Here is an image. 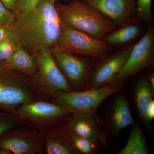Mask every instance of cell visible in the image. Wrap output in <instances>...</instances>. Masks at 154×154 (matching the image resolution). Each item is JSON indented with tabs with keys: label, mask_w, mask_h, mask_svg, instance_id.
Listing matches in <instances>:
<instances>
[{
	"label": "cell",
	"mask_w": 154,
	"mask_h": 154,
	"mask_svg": "<svg viewBox=\"0 0 154 154\" xmlns=\"http://www.w3.org/2000/svg\"><path fill=\"white\" fill-rule=\"evenodd\" d=\"M62 24L55 3L41 0L34 10L17 13L8 30L16 43L28 52L35 53L55 45Z\"/></svg>",
	"instance_id": "obj_1"
},
{
	"label": "cell",
	"mask_w": 154,
	"mask_h": 154,
	"mask_svg": "<svg viewBox=\"0 0 154 154\" xmlns=\"http://www.w3.org/2000/svg\"><path fill=\"white\" fill-rule=\"evenodd\" d=\"M55 6L63 24L96 39L105 40L116 28L112 20L85 2H57Z\"/></svg>",
	"instance_id": "obj_2"
},
{
	"label": "cell",
	"mask_w": 154,
	"mask_h": 154,
	"mask_svg": "<svg viewBox=\"0 0 154 154\" xmlns=\"http://www.w3.org/2000/svg\"><path fill=\"white\" fill-rule=\"evenodd\" d=\"M35 60L37 71L32 75L27 76V81L36 96L40 99L52 102L60 92L72 91L49 48L36 52Z\"/></svg>",
	"instance_id": "obj_3"
},
{
	"label": "cell",
	"mask_w": 154,
	"mask_h": 154,
	"mask_svg": "<svg viewBox=\"0 0 154 154\" xmlns=\"http://www.w3.org/2000/svg\"><path fill=\"white\" fill-rule=\"evenodd\" d=\"M125 82H112L102 88L81 91L60 92L52 102L70 109L73 113L96 115L100 105L109 96L122 93Z\"/></svg>",
	"instance_id": "obj_4"
},
{
	"label": "cell",
	"mask_w": 154,
	"mask_h": 154,
	"mask_svg": "<svg viewBox=\"0 0 154 154\" xmlns=\"http://www.w3.org/2000/svg\"><path fill=\"white\" fill-rule=\"evenodd\" d=\"M27 77L6 63L0 66V109L17 115L22 104L40 99L29 87Z\"/></svg>",
	"instance_id": "obj_5"
},
{
	"label": "cell",
	"mask_w": 154,
	"mask_h": 154,
	"mask_svg": "<svg viewBox=\"0 0 154 154\" xmlns=\"http://www.w3.org/2000/svg\"><path fill=\"white\" fill-rule=\"evenodd\" d=\"M73 113L62 105L38 99L22 104L17 114L27 125L42 129L64 122Z\"/></svg>",
	"instance_id": "obj_6"
},
{
	"label": "cell",
	"mask_w": 154,
	"mask_h": 154,
	"mask_svg": "<svg viewBox=\"0 0 154 154\" xmlns=\"http://www.w3.org/2000/svg\"><path fill=\"white\" fill-rule=\"evenodd\" d=\"M54 47L81 56L100 59L107 55L109 46L105 40L62 24L60 36Z\"/></svg>",
	"instance_id": "obj_7"
},
{
	"label": "cell",
	"mask_w": 154,
	"mask_h": 154,
	"mask_svg": "<svg viewBox=\"0 0 154 154\" xmlns=\"http://www.w3.org/2000/svg\"><path fill=\"white\" fill-rule=\"evenodd\" d=\"M50 51L58 66L69 83L72 91L88 90L91 70L96 59L78 56L55 47Z\"/></svg>",
	"instance_id": "obj_8"
},
{
	"label": "cell",
	"mask_w": 154,
	"mask_h": 154,
	"mask_svg": "<svg viewBox=\"0 0 154 154\" xmlns=\"http://www.w3.org/2000/svg\"><path fill=\"white\" fill-rule=\"evenodd\" d=\"M0 148L13 154L45 152L44 140L38 128L25 125L8 131L0 136Z\"/></svg>",
	"instance_id": "obj_9"
},
{
	"label": "cell",
	"mask_w": 154,
	"mask_h": 154,
	"mask_svg": "<svg viewBox=\"0 0 154 154\" xmlns=\"http://www.w3.org/2000/svg\"><path fill=\"white\" fill-rule=\"evenodd\" d=\"M154 29L149 28L143 37L134 45L126 63L114 81L125 82L139 72L152 65L154 61Z\"/></svg>",
	"instance_id": "obj_10"
},
{
	"label": "cell",
	"mask_w": 154,
	"mask_h": 154,
	"mask_svg": "<svg viewBox=\"0 0 154 154\" xmlns=\"http://www.w3.org/2000/svg\"><path fill=\"white\" fill-rule=\"evenodd\" d=\"M134 45H128L95 62L91 70L88 90L102 88L113 82L126 63Z\"/></svg>",
	"instance_id": "obj_11"
},
{
	"label": "cell",
	"mask_w": 154,
	"mask_h": 154,
	"mask_svg": "<svg viewBox=\"0 0 154 154\" xmlns=\"http://www.w3.org/2000/svg\"><path fill=\"white\" fill-rule=\"evenodd\" d=\"M85 2L112 20L116 28L131 23L137 13L136 0H85Z\"/></svg>",
	"instance_id": "obj_12"
},
{
	"label": "cell",
	"mask_w": 154,
	"mask_h": 154,
	"mask_svg": "<svg viewBox=\"0 0 154 154\" xmlns=\"http://www.w3.org/2000/svg\"><path fill=\"white\" fill-rule=\"evenodd\" d=\"M64 122L69 129L77 134L96 141L105 147H108V136L101 128L95 115L73 113Z\"/></svg>",
	"instance_id": "obj_13"
},
{
	"label": "cell",
	"mask_w": 154,
	"mask_h": 154,
	"mask_svg": "<svg viewBox=\"0 0 154 154\" xmlns=\"http://www.w3.org/2000/svg\"><path fill=\"white\" fill-rule=\"evenodd\" d=\"M121 93L112 102L106 117L107 131L114 137L118 136L122 129L136 124L128 99Z\"/></svg>",
	"instance_id": "obj_14"
},
{
	"label": "cell",
	"mask_w": 154,
	"mask_h": 154,
	"mask_svg": "<svg viewBox=\"0 0 154 154\" xmlns=\"http://www.w3.org/2000/svg\"><path fill=\"white\" fill-rule=\"evenodd\" d=\"M63 122L39 129L44 140L45 153L81 154L72 143Z\"/></svg>",
	"instance_id": "obj_15"
},
{
	"label": "cell",
	"mask_w": 154,
	"mask_h": 154,
	"mask_svg": "<svg viewBox=\"0 0 154 154\" xmlns=\"http://www.w3.org/2000/svg\"><path fill=\"white\" fill-rule=\"evenodd\" d=\"M151 89L147 76H142L138 79L134 90V100L136 110L139 117L149 132L152 134V124L146 118V110L150 102L152 99Z\"/></svg>",
	"instance_id": "obj_16"
},
{
	"label": "cell",
	"mask_w": 154,
	"mask_h": 154,
	"mask_svg": "<svg viewBox=\"0 0 154 154\" xmlns=\"http://www.w3.org/2000/svg\"><path fill=\"white\" fill-rule=\"evenodd\" d=\"M16 43L14 53L6 60V63L16 71L28 76L32 75L37 70L36 61L24 48Z\"/></svg>",
	"instance_id": "obj_17"
},
{
	"label": "cell",
	"mask_w": 154,
	"mask_h": 154,
	"mask_svg": "<svg viewBox=\"0 0 154 154\" xmlns=\"http://www.w3.org/2000/svg\"><path fill=\"white\" fill-rule=\"evenodd\" d=\"M150 151L148 146L142 129L138 123L133 125L126 145L117 152L118 154H149Z\"/></svg>",
	"instance_id": "obj_18"
},
{
	"label": "cell",
	"mask_w": 154,
	"mask_h": 154,
	"mask_svg": "<svg viewBox=\"0 0 154 154\" xmlns=\"http://www.w3.org/2000/svg\"><path fill=\"white\" fill-rule=\"evenodd\" d=\"M141 31L140 26L131 23L114 30L107 36L105 41L108 46L124 44L136 38Z\"/></svg>",
	"instance_id": "obj_19"
},
{
	"label": "cell",
	"mask_w": 154,
	"mask_h": 154,
	"mask_svg": "<svg viewBox=\"0 0 154 154\" xmlns=\"http://www.w3.org/2000/svg\"><path fill=\"white\" fill-rule=\"evenodd\" d=\"M66 132L73 145L80 154H97L101 152V144L96 141L79 135L69 129L65 124Z\"/></svg>",
	"instance_id": "obj_20"
},
{
	"label": "cell",
	"mask_w": 154,
	"mask_h": 154,
	"mask_svg": "<svg viewBox=\"0 0 154 154\" xmlns=\"http://www.w3.org/2000/svg\"><path fill=\"white\" fill-rule=\"evenodd\" d=\"M25 125L16 114L0 109V136L10 130Z\"/></svg>",
	"instance_id": "obj_21"
},
{
	"label": "cell",
	"mask_w": 154,
	"mask_h": 154,
	"mask_svg": "<svg viewBox=\"0 0 154 154\" xmlns=\"http://www.w3.org/2000/svg\"><path fill=\"white\" fill-rule=\"evenodd\" d=\"M138 17L149 24L152 20V0H136Z\"/></svg>",
	"instance_id": "obj_22"
},
{
	"label": "cell",
	"mask_w": 154,
	"mask_h": 154,
	"mask_svg": "<svg viewBox=\"0 0 154 154\" xmlns=\"http://www.w3.org/2000/svg\"><path fill=\"white\" fill-rule=\"evenodd\" d=\"M17 43L8 37L0 42V61L7 60L11 57L16 47Z\"/></svg>",
	"instance_id": "obj_23"
},
{
	"label": "cell",
	"mask_w": 154,
	"mask_h": 154,
	"mask_svg": "<svg viewBox=\"0 0 154 154\" xmlns=\"http://www.w3.org/2000/svg\"><path fill=\"white\" fill-rule=\"evenodd\" d=\"M15 15L5 8L0 0V24L10 25L15 19Z\"/></svg>",
	"instance_id": "obj_24"
},
{
	"label": "cell",
	"mask_w": 154,
	"mask_h": 154,
	"mask_svg": "<svg viewBox=\"0 0 154 154\" xmlns=\"http://www.w3.org/2000/svg\"><path fill=\"white\" fill-rule=\"evenodd\" d=\"M41 0H18L17 8L19 11L28 12L34 10Z\"/></svg>",
	"instance_id": "obj_25"
},
{
	"label": "cell",
	"mask_w": 154,
	"mask_h": 154,
	"mask_svg": "<svg viewBox=\"0 0 154 154\" xmlns=\"http://www.w3.org/2000/svg\"><path fill=\"white\" fill-rule=\"evenodd\" d=\"M146 118L149 123L152 124L154 118V101L153 99L151 100L147 108Z\"/></svg>",
	"instance_id": "obj_26"
},
{
	"label": "cell",
	"mask_w": 154,
	"mask_h": 154,
	"mask_svg": "<svg viewBox=\"0 0 154 154\" xmlns=\"http://www.w3.org/2000/svg\"><path fill=\"white\" fill-rule=\"evenodd\" d=\"M5 8L9 11H16L18 0H1Z\"/></svg>",
	"instance_id": "obj_27"
},
{
	"label": "cell",
	"mask_w": 154,
	"mask_h": 154,
	"mask_svg": "<svg viewBox=\"0 0 154 154\" xmlns=\"http://www.w3.org/2000/svg\"><path fill=\"white\" fill-rule=\"evenodd\" d=\"M9 37L8 30L4 27H0V42Z\"/></svg>",
	"instance_id": "obj_28"
},
{
	"label": "cell",
	"mask_w": 154,
	"mask_h": 154,
	"mask_svg": "<svg viewBox=\"0 0 154 154\" xmlns=\"http://www.w3.org/2000/svg\"><path fill=\"white\" fill-rule=\"evenodd\" d=\"M148 79L149 84L152 93L153 94H154V74L153 72H151L148 76H147Z\"/></svg>",
	"instance_id": "obj_29"
},
{
	"label": "cell",
	"mask_w": 154,
	"mask_h": 154,
	"mask_svg": "<svg viewBox=\"0 0 154 154\" xmlns=\"http://www.w3.org/2000/svg\"><path fill=\"white\" fill-rule=\"evenodd\" d=\"M0 154H13L11 151L6 149L0 148Z\"/></svg>",
	"instance_id": "obj_30"
},
{
	"label": "cell",
	"mask_w": 154,
	"mask_h": 154,
	"mask_svg": "<svg viewBox=\"0 0 154 154\" xmlns=\"http://www.w3.org/2000/svg\"><path fill=\"white\" fill-rule=\"evenodd\" d=\"M51 1L55 3L57 2H60V1H63V0H51Z\"/></svg>",
	"instance_id": "obj_31"
}]
</instances>
